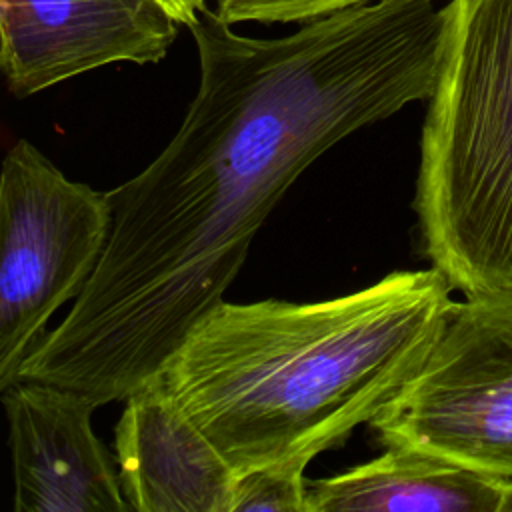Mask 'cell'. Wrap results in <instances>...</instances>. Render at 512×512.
I'll return each mask as SVG.
<instances>
[{
	"label": "cell",
	"instance_id": "6da1fadb",
	"mask_svg": "<svg viewBox=\"0 0 512 512\" xmlns=\"http://www.w3.org/2000/svg\"><path fill=\"white\" fill-rule=\"evenodd\" d=\"M302 24L250 38L204 8L186 26L196 96L166 148L106 192V250L18 380L100 406L154 384L224 300L292 182L346 136L434 92L444 48L436 0H372Z\"/></svg>",
	"mask_w": 512,
	"mask_h": 512
},
{
	"label": "cell",
	"instance_id": "7a4b0ae2",
	"mask_svg": "<svg viewBox=\"0 0 512 512\" xmlns=\"http://www.w3.org/2000/svg\"><path fill=\"white\" fill-rule=\"evenodd\" d=\"M436 266L318 300L220 302L158 378L236 474L304 464L420 372L458 302Z\"/></svg>",
	"mask_w": 512,
	"mask_h": 512
},
{
	"label": "cell",
	"instance_id": "3957f363",
	"mask_svg": "<svg viewBox=\"0 0 512 512\" xmlns=\"http://www.w3.org/2000/svg\"><path fill=\"white\" fill-rule=\"evenodd\" d=\"M420 140L426 258L464 296L512 286V0H450Z\"/></svg>",
	"mask_w": 512,
	"mask_h": 512
},
{
	"label": "cell",
	"instance_id": "277c9868",
	"mask_svg": "<svg viewBox=\"0 0 512 512\" xmlns=\"http://www.w3.org/2000/svg\"><path fill=\"white\" fill-rule=\"evenodd\" d=\"M106 192L64 176L18 140L0 176V390L18 382L46 324L92 278L108 244Z\"/></svg>",
	"mask_w": 512,
	"mask_h": 512
},
{
	"label": "cell",
	"instance_id": "5b68a950",
	"mask_svg": "<svg viewBox=\"0 0 512 512\" xmlns=\"http://www.w3.org/2000/svg\"><path fill=\"white\" fill-rule=\"evenodd\" d=\"M370 426L384 446L512 484V286L458 302L420 372Z\"/></svg>",
	"mask_w": 512,
	"mask_h": 512
},
{
	"label": "cell",
	"instance_id": "8992f818",
	"mask_svg": "<svg viewBox=\"0 0 512 512\" xmlns=\"http://www.w3.org/2000/svg\"><path fill=\"white\" fill-rule=\"evenodd\" d=\"M178 26L160 0H0V66L26 98L106 64H156Z\"/></svg>",
	"mask_w": 512,
	"mask_h": 512
},
{
	"label": "cell",
	"instance_id": "52a82bcc",
	"mask_svg": "<svg viewBox=\"0 0 512 512\" xmlns=\"http://www.w3.org/2000/svg\"><path fill=\"white\" fill-rule=\"evenodd\" d=\"M16 512H128L116 458L92 430L90 396L18 380L2 390Z\"/></svg>",
	"mask_w": 512,
	"mask_h": 512
},
{
	"label": "cell",
	"instance_id": "ba28073f",
	"mask_svg": "<svg viewBox=\"0 0 512 512\" xmlns=\"http://www.w3.org/2000/svg\"><path fill=\"white\" fill-rule=\"evenodd\" d=\"M114 446L130 510L232 512L238 474L158 380L124 402Z\"/></svg>",
	"mask_w": 512,
	"mask_h": 512
},
{
	"label": "cell",
	"instance_id": "9c48e42d",
	"mask_svg": "<svg viewBox=\"0 0 512 512\" xmlns=\"http://www.w3.org/2000/svg\"><path fill=\"white\" fill-rule=\"evenodd\" d=\"M504 484L406 446L308 482V512H502Z\"/></svg>",
	"mask_w": 512,
	"mask_h": 512
},
{
	"label": "cell",
	"instance_id": "30bf717a",
	"mask_svg": "<svg viewBox=\"0 0 512 512\" xmlns=\"http://www.w3.org/2000/svg\"><path fill=\"white\" fill-rule=\"evenodd\" d=\"M304 464H272L236 476L232 512H308Z\"/></svg>",
	"mask_w": 512,
	"mask_h": 512
},
{
	"label": "cell",
	"instance_id": "8fae6325",
	"mask_svg": "<svg viewBox=\"0 0 512 512\" xmlns=\"http://www.w3.org/2000/svg\"><path fill=\"white\" fill-rule=\"evenodd\" d=\"M372 0H216V12L238 22H306L348 6Z\"/></svg>",
	"mask_w": 512,
	"mask_h": 512
},
{
	"label": "cell",
	"instance_id": "7c38bea8",
	"mask_svg": "<svg viewBox=\"0 0 512 512\" xmlns=\"http://www.w3.org/2000/svg\"><path fill=\"white\" fill-rule=\"evenodd\" d=\"M182 26H190L206 8V0H160Z\"/></svg>",
	"mask_w": 512,
	"mask_h": 512
},
{
	"label": "cell",
	"instance_id": "4fadbf2b",
	"mask_svg": "<svg viewBox=\"0 0 512 512\" xmlns=\"http://www.w3.org/2000/svg\"><path fill=\"white\" fill-rule=\"evenodd\" d=\"M506 488V496H504V508L502 512H512V484L504 486Z\"/></svg>",
	"mask_w": 512,
	"mask_h": 512
}]
</instances>
